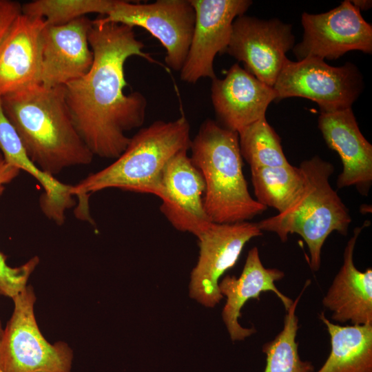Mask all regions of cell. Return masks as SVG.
Returning a JSON list of instances; mask_svg holds the SVG:
<instances>
[{"mask_svg":"<svg viewBox=\"0 0 372 372\" xmlns=\"http://www.w3.org/2000/svg\"><path fill=\"white\" fill-rule=\"evenodd\" d=\"M88 41L92 65L84 76L64 85L65 100L93 155L116 159L130 142L126 133L143 124L147 105L141 92L124 93L125 63L132 56L154 59L143 52L134 28L124 24L92 20Z\"/></svg>","mask_w":372,"mask_h":372,"instance_id":"cell-1","label":"cell"},{"mask_svg":"<svg viewBox=\"0 0 372 372\" xmlns=\"http://www.w3.org/2000/svg\"><path fill=\"white\" fill-rule=\"evenodd\" d=\"M1 99L28 156L43 172L54 176L64 169L92 163L94 155L74 125L64 86L35 84Z\"/></svg>","mask_w":372,"mask_h":372,"instance_id":"cell-2","label":"cell"},{"mask_svg":"<svg viewBox=\"0 0 372 372\" xmlns=\"http://www.w3.org/2000/svg\"><path fill=\"white\" fill-rule=\"evenodd\" d=\"M191 141L190 125L183 115L173 121H156L141 129L111 165L72 185L71 194L79 202L77 216L91 222L88 196L108 188L151 194L161 198L165 167L176 154L188 150Z\"/></svg>","mask_w":372,"mask_h":372,"instance_id":"cell-3","label":"cell"},{"mask_svg":"<svg viewBox=\"0 0 372 372\" xmlns=\"http://www.w3.org/2000/svg\"><path fill=\"white\" fill-rule=\"evenodd\" d=\"M189 149L190 158L205 180L203 205L211 222L248 221L267 209L248 190L238 132L207 119L191 141Z\"/></svg>","mask_w":372,"mask_h":372,"instance_id":"cell-4","label":"cell"},{"mask_svg":"<svg viewBox=\"0 0 372 372\" xmlns=\"http://www.w3.org/2000/svg\"><path fill=\"white\" fill-rule=\"evenodd\" d=\"M300 167L305 178L304 191L286 211L257 223L262 231L276 233L282 242L290 234L300 235L310 254L314 271L321 265V251L327 237L334 231L346 236L351 223L347 207L332 188L329 178L334 171L329 162L318 156L303 161Z\"/></svg>","mask_w":372,"mask_h":372,"instance_id":"cell-5","label":"cell"},{"mask_svg":"<svg viewBox=\"0 0 372 372\" xmlns=\"http://www.w3.org/2000/svg\"><path fill=\"white\" fill-rule=\"evenodd\" d=\"M12 299L13 312L0 342V372H71V348L63 341L50 344L39 328L33 287Z\"/></svg>","mask_w":372,"mask_h":372,"instance_id":"cell-6","label":"cell"},{"mask_svg":"<svg viewBox=\"0 0 372 372\" xmlns=\"http://www.w3.org/2000/svg\"><path fill=\"white\" fill-rule=\"evenodd\" d=\"M277 100L302 97L316 102L321 112L351 108L364 88L358 68L351 63L333 67L318 57L287 59L273 85Z\"/></svg>","mask_w":372,"mask_h":372,"instance_id":"cell-7","label":"cell"},{"mask_svg":"<svg viewBox=\"0 0 372 372\" xmlns=\"http://www.w3.org/2000/svg\"><path fill=\"white\" fill-rule=\"evenodd\" d=\"M96 20L144 28L165 48V63L180 72L191 44L195 11L190 0H157L149 3L116 0L106 16Z\"/></svg>","mask_w":372,"mask_h":372,"instance_id":"cell-8","label":"cell"},{"mask_svg":"<svg viewBox=\"0 0 372 372\" xmlns=\"http://www.w3.org/2000/svg\"><path fill=\"white\" fill-rule=\"evenodd\" d=\"M262 234L257 223L212 222L198 237L200 252L191 272L189 296L205 307L218 304L223 298L218 288L220 277L236 264L245 245Z\"/></svg>","mask_w":372,"mask_h":372,"instance_id":"cell-9","label":"cell"},{"mask_svg":"<svg viewBox=\"0 0 372 372\" xmlns=\"http://www.w3.org/2000/svg\"><path fill=\"white\" fill-rule=\"evenodd\" d=\"M301 21L303 38L293 48L298 61L307 57L337 59L351 50L372 52V26L351 1L324 13L304 12Z\"/></svg>","mask_w":372,"mask_h":372,"instance_id":"cell-10","label":"cell"},{"mask_svg":"<svg viewBox=\"0 0 372 372\" xmlns=\"http://www.w3.org/2000/svg\"><path fill=\"white\" fill-rule=\"evenodd\" d=\"M294 42L291 24L278 19L265 20L242 14L233 22L225 52L243 62L249 72L273 87Z\"/></svg>","mask_w":372,"mask_h":372,"instance_id":"cell-11","label":"cell"},{"mask_svg":"<svg viewBox=\"0 0 372 372\" xmlns=\"http://www.w3.org/2000/svg\"><path fill=\"white\" fill-rule=\"evenodd\" d=\"M195 11V25L180 79L196 83L201 78L215 79L214 61L226 52L232 24L252 4L249 0H190Z\"/></svg>","mask_w":372,"mask_h":372,"instance_id":"cell-12","label":"cell"},{"mask_svg":"<svg viewBox=\"0 0 372 372\" xmlns=\"http://www.w3.org/2000/svg\"><path fill=\"white\" fill-rule=\"evenodd\" d=\"M92 25L87 17L62 25L45 23L41 37L40 84L64 86L90 70L94 59L88 41Z\"/></svg>","mask_w":372,"mask_h":372,"instance_id":"cell-13","label":"cell"},{"mask_svg":"<svg viewBox=\"0 0 372 372\" xmlns=\"http://www.w3.org/2000/svg\"><path fill=\"white\" fill-rule=\"evenodd\" d=\"M187 151L176 154L163 169L160 210L176 229L198 238L212 222L204 209V178Z\"/></svg>","mask_w":372,"mask_h":372,"instance_id":"cell-14","label":"cell"},{"mask_svg":"<svg viewBox=\"0 0 372 372\" xmlns=\"http://www.w3.org/2000/svg\"><path fill=\"white\" fill-rule=\"evenodd\" d=\"M211 81V99L220 125L234 132L265 118L269 105L277 99L273 87L238 63L225 78Z\"/></svg>","mask_w":372,"mask_h":372,"instance_id":"cell-15","label":"cell"},{"mask_svg":"<svg viewBox=\"0 0 372 372\" xmlns=\"http://www.w3.org/2000/svg\"><path fill=\"white\" fill-rule=\"evenodd\" d=\"M318 127L328 147L341 158L338 187L355 186L367 196L372 183V145L361 133L352 108L321 112Z\"/></svg>","mask_w":372,"mask_h":372,"instance_id":"cell-16","label":"cell"},{"mask_svg":"<svg viewBox=\"0 0 372 372\" xmlns=\"http://www.w3.org/2000/svg\"><path fill=\"white\" fill-rule=\"evenodd\" d=\"M45 20L22 12L0 41V97L40 83Z\"/></svg>","mask_w":372,"mask_h":372,"instance_id":"cell-17","label":"cell"},{"mask_svg":"<svg viewBox=\"0 0 372 372\" xmlns=\"http://www.w3.org/2000/svg\"><path fill=\"white\" fill-rule=\"evenodd\" d=\"M285 273L276 268H266L262 263L256 247L251 249L247 254L240 276H225L218 283L223 296H226V303L222 311V318L232 342L242 341L256 333L254 328H245L238 322L240 310L250 299L260 300L262 292L271 291L281 300L287 310L293 300L285 296L276 286Z\"/></svg>","mask_w":372,"mask_h":372,"instance_id":"cell-18","label":"cell"},{"mask_svg":"<svg viewBox=\"0 0 372 372\" xmlns=\"http://www.w3.org/2000/svg\"><path fill=\"white\" fill-rule=\"evenodd\" d=\"M369 225L365 222L354 229L344 251L342 265L322 299L323 306L332 312L331 318L338 322L372 324V269L361 271L353 262L358 238Z\"/></svg>","mask_w":372,"mask_h":372,"instance_id":"cell-19","label":"cell"},{"mask_svg":"<svg viewBox=\"0 0 372 372\" xmlns=\"http://www.w3.org/2000/svg\"><path fill=\"white\" fill-rule=\"evenodd\" d=\"M319 319L329 334L331 350L316 372H372V324L342 326L324 312Z\"/></svg>","mask_w":372,"mask_h":372,"instance_id":"cell-20","label":"cell"},{"mask_svg":"<svg viewBox=\"0 0 372 372\" xmlns=\"http://www.w3.org/2000/svg\"><path fill=\"white\" fill-rule=\"evenodd\" d=\"M256 200L281 214L291 208L301 196L305 178L301 168L287 166L251 169Z\"/></svg>","mask_w":372,"mask_h":372,"instance_id":"cell-21","label":"cell"},{"mask_svg":"<svg viewBox=\"0 0 372 372\" xmlns=\"http://www.w3.org/2000/svg\"><path fill=\"white\" fill-rule=\"evenodd\" d=\"M310 281H307L303 290L286 310L282 331L273 340L262 346L266 355V365L263 372H313L311 362L301 359L296 340L299 329L298 318L296 314L297 305Z\"/></svg>","mask_w":372,"mask_h":372,"instance_id":"cell-22","label":"cell"},{"mask_svg":"<svg viewBox=\"0 0 372 372\" xmlns=\"http://www.w3.org/2000/svg\"><path fill=\"white\" fill-rule=\"evenodd\" d=\"M238 134L241 156L251 169L290 165L284 154L280 138L266 117L246 126Z\"/></svg>","mask_w":372,"mask_h":372,"instance_id":"cell-23","label":"cell"},{"mask_svg":"<svg viewBox=\"0 0 372 372\" xmlns=\"http://www.w3.org/2000/svg\"><path fill=\"white\" fill-rule=\"evenodd\" d=\"M116 0H35L21 6L24 14L41 18L47 24L62 25L87 14L107 15Z\"/></svg>","mask_w":372,"mask_h":372,"instance_id":"cell-24","label":"cell"},{"mask_svg":"<svg viewBox=\"0 0 372 372\" xmlns=\"http://www.w3.org/2000/svg\"><path fill=\"white\" fill-rule=\"evenodd\" d=\"M0 152L6 163L30 174L43 188L52 185V176L40 169L28 156L17 131L4 113L1 97Z\"/></svg>","mask_w":372,"mask_h":372,"instance_id":"cell-25","label":"cell"},{"mask_svg":"<svg viewBox=\"0 0 372 372\" xmlns=\"http://www.w3.org/2000/svg\"><path fill=\"white\" fill-rule=\"evenodd\" d=\"M19 172L17 167L8 164L3 159L0 161V195L5 185L14 179ZM6 258L0 251V295L12 298L27 286L30 275L39 263V258L34 256L17 267L8 265Z\"/></svg>","mask_w":372,"mask_h":372,"instance_id":"cell-26","label":"cell"},{"mask_svg":"<svg viewBox=\"0 0 372 372\" xmlns=\"http://www.w3.org/2000/svg\"><path fill=\"white\" fill-rule=\"evenodd\" d=\"M21 4L10 0H0V41L21 13Z\"/></svg>","mask_w":372,"mask_h":372,"instance_id":"cell-27","label":"cell"},{"mask_svg":"<svg viewBox=\"0 0 372 372\" xmlns=\"http://www.w3.org/2000/svg\"><path fill=\"white\" fill-rule=\"evenodd\" d=\"M352 4L358 8L360 10L361 9L366 10L369 9L371 6V1L369 0H357V1H351Z\"/></svg>","mask_w":372,"mask_h":372,"instance_id":"cell-28","label":"cell"},{"mask_svg":"<svg viewBox=\"0 0 372 372\" xmlns=\"http://www.w3.org/2000/svg\"><path fill=\"white\" fill-rule=\"evenodd\" d=\"M3 333V329L2 328L1 323V321H0V342H1V338H2Z\"/></svg>","mask_w":372,"mask_h":372,"instance_id":"cell-29","label":"cell"},{"mask_svg":"<svg viewBox=\"0 0 372 372\" xmlns=\"http://www.w3.org/2000/svg\"><path fill=\"white\" fill-rule=\"evenodd\" d=\"M3 158L2 154H1V152H0V161H1V160H3Z\"/></svg>","mask_w":372,"mask_h":372,"instance_id":"cell-30","label":"cell"}]
</instances>
